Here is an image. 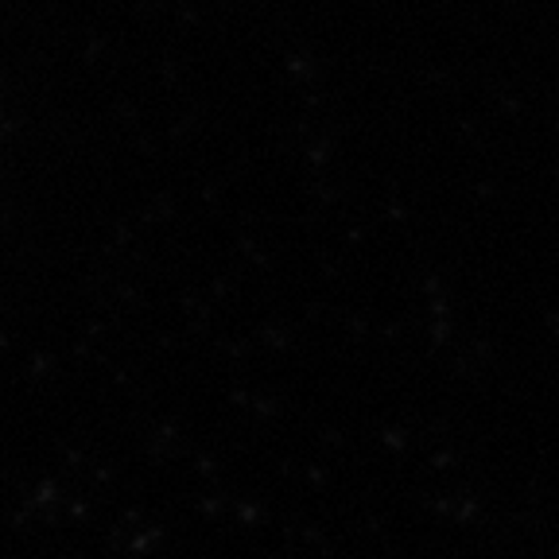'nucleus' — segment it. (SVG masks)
I'll use <instances>...</instances> for the list:
<instances>
[]
</instances>
